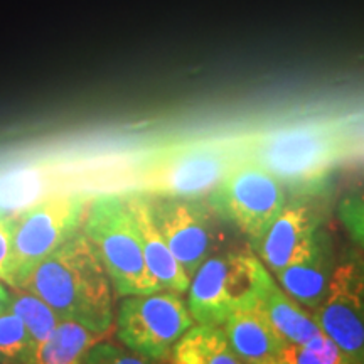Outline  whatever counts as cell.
<instances>
[{
	"label": "cell",
	"instance_id": "1",
	"mask_svg": "<svg viewBox=\"0 0 364 364\" xmlns=\"http://www.w3.org/2000/svg\"><path fill=\"white\" fill-rule=\"evenodd\" d=\"M14 289L43 299L61 321L107 338L115 324L113 284L83 228L41 260Z\"/></svg>",
	"mask_w": 364,
	"mask_h": 364
},
{
	"label": "cell",
	"instance_id": "2",
	"mask_svg": "<svg viewBox=\"0 0 364 364\" xmlns=\"http://www.w3.org/2000/svg\"><path fill=\"white\" fill-rule=\"evenodd\" d=\"M341 154L339 139L326 127L294 125L263 135L245 157L275 176L289 194H326Z\"/></svg>",
	"mask_w": 364,
	"mask_h": 364
},
{
	"label": "cell",
	"instance_id": "3",
	"mask_svg": "<svg viewBox=\"0 0 364 364\" xmlns=\"http://www.w3.org/2000/svg\"><path fill=\"white\" fill-rule=\"evenodd\" d=\"M83 231L118 297L159 292V285L145 265L142 241L124 194L95 198L86 208Z\"/></svg>",
	"mask_w": 364,
	"mask_h": 364
},
{
	"label": "cell",
	"instance_id": "4",
	"mask_svg": "<svg viewBox=\"0 0 364 364\" xmlns=\"http://www.w3.org/2000/svg\"><path fill=\"white\" fill-rule=\"evenodd\" d=\"M267 268L252 252H223L209 257L188 289V307L196 324L221 327L238 311L257 306Z\"/></svg>",
	"mask_w": 364,
	"mask_h": 364
},
{
	"label": "cell",
	"instance_id": "5",
	"mask_svg": "<svg viewBox=\"0 0 364 364\" xmlns=\"http://www.w3.org/2000/svg\"><path fill=\"white\" fill-rule=\"evenodd\" d=\"M194 324L181 294L159 290L122 297L115 317V336L130 351L164 363L177 341Z\"/></svg>",
	"mask_w": 364,
	"mask_h": 364
},
{
	"label": "cell",
	"instance_id": "6",
	"mask_svg": "<svg viewBox=\"0 0 364 364\" xmlns=\"http://www.w3.org/2000/svg\"><path fill=\"white\" fill-rule=\"evenodd\" d=\"M243 159L245 152L213 142L166 150L145 166L144 193L161 198H208Z\"/></svg>",
	"mask_w": 364,
	"mask_h": 364
},
{
	"label": "cell",
	"instance_id": "7",
	"mask_svg": "<svg viewBox=\"0 0 364 364\" xmlns=\"http://www.w3.org/2000/svg\"><path fill=\"white\" fill-rule=\"evenodd\" d=\"M81 194H54L12 216V287L49 253L81 231L86 215Z\"/></svg>",
	"mask_w": 364,
	"mask_h": 364
},
{
	"label": "cell",
	"instance_id": "8",
	"mask_svg": "<svg viewBox=\"0 0 364 364\" xmlns=\"http://www.w3.org/2000/svg\"><path fill=\"white\" fill-rule=\"evenodd\" d=\"M287 196L285 186L275 176L243 159L208 194V201L255 247L282 211Z\"/></svg>",
	"mask_w": 364,
	"mask_h": 364
},
{
	"label": "cell",
	"instance_id": "9",
	"mask_svg": "<svg viewBox=\"0 0 364 364\" xmlns=\"http://www.w3.org/2000/svg\"><path fill=\"white\" fill-rule=\"evenodd\" d=\"M314 318L353 364H364V253L349 248L338 258L324 300Z\"/></svg>",
	"mask_w": 364,
	"mask_h": 364
},
{
	"label": "cell",
	"instance_id": "10",
	"mask_svg": "<svg viewBox=\"0 0 364 364\" xmlns=\"http://www.w3.org/2000/svg\"><path fill=\"white\" fill-rule=\"evenodd\" d=\"M150 201L159 230L191 279L209 257L220 253V215L208 198H161L150 194Z\"/></svg>",
	"mask_w": 364,
	"mask_h": 364
},
{
	"label": "cell",
	"instance_id": "11",
	"mask_svg": "<svg viewBox=\"0 0 364 364\" xmlns=\"http://www.w3.org/2000/svg\"><path fill=\"white\" fill-rule=\"evenodd\" d=\"M322 194H289L282 211L265 235L255 245V252L273 275L294 263L311 247L314 235L324 226Z\"/></svg>",
	"mask_w": 364,
	"mask_h": 364
},
{
	"label": "cell",
	"instance_id": "12",
	"mask_svg": "<svg viewBox=\"0 0 364 364\" xmlns=\"http://www.w3.org/2000/svg\"><path fill=\"white\" fill-rule=\"evenodd\" d=\"M338 258L331 233L321 226L306 253L273 277L295 302L314 312L329 290Z\"/></svg>",
	"mask_w": 364,
	"mask_h": 364
},
{
	"label": "cell",
	"instance_id": "13",
	"mask_svg": "<svg viewBox=\"0 0 364 364\" xmlns=\"http://www.w3.org/2000/svg\"><path fill=\"white\" fill-rule=\"evenodd\" d=\"M124 198L139 230L145 265L159 285V290H172L181 295L186 294L191 279L181 263L176 260L166 238L159 230L156 218H154L150 194L136 191V193L124 194Z\"/></svg>",
	"mask_w": 364,
	"mask_h": 364
},
{
	"label": "cell",
	"instance_id": "14",
	"mask_svg": "<svg viewBox=\"0 0 364 364\" xmlns=\"http://www.w3.org/2000/svg\"><path fill=\"white\" fill-rule=\"evenodd\" d=\"M228 344L243 364H279L287 343L257 309L238 311L221 326Z\"/></svg>",
	"mask_w": 364,
	"mask_h": 364
},
{
	"label": "cell",
	"instance_id": "15",
	"mask_svg": "<svg viewBox=\"0 0 364 364\" xmlns=\"http://www.w3.org/2000/svg\"><path fill=\"white\" fill-rule=\"evenodd\" d=\"M255 309L267 318L268 324L279 332L287 344H306L322 332L312 312L295 302L268 270L263 275L262 290Z\"/></svg>",
	"mask_w": 364,
	"mask_h": 364
},
{
	"label": "cell",
	"instance_id": "16",
	"mask_svg": "<svg viewBox=\"0 0 364 364\" xmlns=\"http://www.w3.org/2000/svg\"><path fill=\"white\" fill-rule=\"evenodd\" d=\"M171 364H243L221 327L194 324L172 348Z\"/></svg>",
	"mask_w": 364,
	"mask_h": 364
},
{
	"label": "cell",
	"instance_id": "17",
	"mask_svg": "<svg viewBox=\"0 0 364 364\" xmlns=\"http://www.w3.org/2000/svg\"><path fill=\"white\" fill-rule=\"evenodd\" d=\"M105 338L73 321H61L49 339L38 346L34 364H81L86 351Z\"/></svg>",
	"mask_w": 364,
	"mask_h": 364
},
{
	"label": "cell",
	"instance_id": "18",
	"mask_svg": "<svg viewBox=\"0 0 364 364\" xmlns=\"http://www.w3.org/2000/svg\"><path fill=\"white\" fill-rule=\"evenodd\" d=\"M9 309L22 318L33 338L36 349L49 339V336L61 322L58 314L43 299L22 289H12V300Z\"/></svg>",
	"mask_w": 364,
	"mask_h": 364
},
{
	"label": "cell",
	"instance_id": "19",
	"mask_svg": "<svg viewBox=\"0 0 364 364\" xmlns=\"http://www.w3.org/2000/svg\"><path fill=\"white\" fill-rule=\"evenodd\" d=\"M36 346L22 318L7 309L0 314V359L11 364H34Z\"/></svg>",
	"mask_w": 364,
	"mask_h": 364
},
{
	"label": "cell",
	"instance_id": "20",
	"mask_svg": "<svg viewBox=\"0 0 364 364\" xmlns=\"http://www.w3.org/2000/svg\"><path fill=\"white\" fill-rule=\"evenodd\" d=\"M279 364H353L343 349L324 332L306 344H287Z\"/></svg>",
	"mask_w": 364,
	"mask_h": 364
},
{
	"label": "cell",
	"instance_id": "21",
	"mask_svg": "<svg viewBox=\"0 0 364 364\" xmlns=\"http://www.w3.org/2000/svg\"><path fill=\"white\" fill-rule=\"evenodd\" d=\"M81 364H164L162 361L145 358L142 354H136L125 346H118L110 343L107 338L95 343L86 351Z\"/></svg>",
	"mask_w": 364,
	"mask_h": 364
},
{
	"label": "cell",
	"instance_id": "22",
	"mask_svg": "<svg viewBox=\"0 0 364 364\" xmlns=\"http://www.w3.org/2000/svg\"><path fill=\"white\" fill-rule=\"evenodd\" d=\"M338 213L346 231L364 253V189L344 196L339 203Z\"/></svg>",
	"mask_w": 364,
	"mask_h": 364
},
{
	"label": "cell",
	"instance_id": "23",
	"mask_svg": "<svg viewBox=\"0 0 364 364\" xmlns=\"http://www.w3.org/2000/svg\"><path fill=\"white\" fill-rule=\"evenodd\" d=\"M12 216L0 213V282L12 287Z\"/></svg>",
	"mask_w": 364,
	"mask_h": 364
},
{
	"label": "cell",
	"instance_id": "24",
	"mask_svg": "<svg viewBox=\"0 0 364 364\" xmlns=\"http://www.w3.org/2000/svg\"><path fill=\"white\" fill-rule=\"evenodd\" d=\"M12 300V290H9V285L0 282V314L6 312L11 307Z\"/></svg>",
	"mask_w": 364,
	"mask_h": 364
}]
</instances>
